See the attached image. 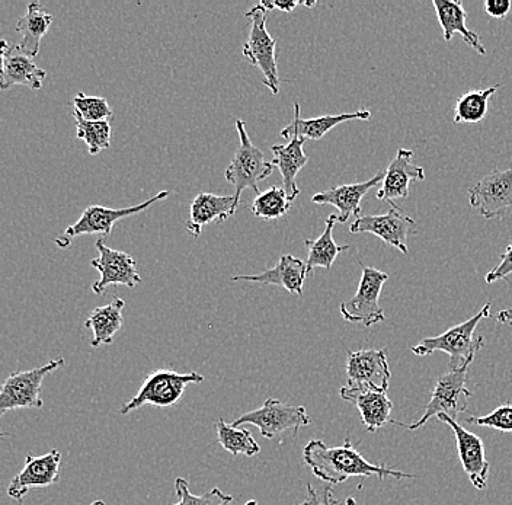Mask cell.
Returning <instances> with one entry per match:
<instances>
[{
	"label": "cell",
	"instance_id": "obj_31",
	"mask_svg": "<svg viewBox=\"0 0 512 505\" xmlns=\"http://www.w3.org/2000/svg\"><path fill=\"white\" fill-rule=\"evenodd\" d=\"M78 129V139L88 145L92 156L98 155L102 150L110 149L111 124L108 121H86L82 115L73 111Z\"/></svg>",
	"mask_w": 512,
	"mask_h": 505
},
{
	"label": "cell",
	"instance_id": "obj_19",
	"mask_svg": "<svg viewBox=\"0 0 512 505\" xmlns=\"http://www.w3.org/2000/svg\"><path fill=\"white\" fill-rule=\"evenodd\" d=\"M386 177V171L374 175L371 180L366 182H357V184L336 185L331 190L315 194L312 197V203L329 204L338 210V223H347L348 219L354 216L360 217L361 200L371 190L379 185Z\"/></svg>",
	"mask_w": 512,
	"mask_h": 505
},
{
	"label": "cell",
	"instance_id": "obj_22",
	"mask_svg": "<svg viewBox=\"0 0 512 505\" xmlns=\"http://www.w3.org/2000/svg\"><path fill=\"white\" fill-rule=\"evenodd\" d=\"M238 206H236L235 196H216L211 193H201L192 201L190 209V222L187 229L194 238H198L203 232L204 226L210 225L216 220V223L226 222L229 217L235 216Z\"/></svg>",
	"mask_w": 512,
	"mask_h": 505
},
{
	"label": "cell",
	"instance_id": "obj_39",
	"mask_svg": "<svg viewBox=\"0 0 512 505\" xmlns=\"http://www.w3.org/2000/svg\"><path fill=\"white\" fill-rule=\"evenodd\" d=\"M261 5L264 6L267 11L272 9H280L283 12H293L297 6H300V2H271V0H262Z\"/></svg>",
	"mask_w": 512,
	"mask_h": 505
},
{
	"label": "cell",
	"instance_id": "obj_18",
	"mask_svg": "<svg viewBox=\"0 0 512 505\" xmlns=\"http://www.w3.org/2000/svg\"><path fill=\"white\" fill-rule=\"evenodd\" d=\"M414 152L408 149H399L395 159L386 169L383 187L377 191V200L392 204L398 198L409 196V187L412 181H424L425 171L421 166L412 162Z\"/></svg>",
	"mask_w": 512,
	"mask_h": 505
},
{
	"label": "cell",
	"instance_id": "obj_1",
	"mask_svg": "<svg viewBox=\"0 0 512 505\" xmlns=\"http://www.w3.org/2000/svg\"><path fill=\"white\" fill-rule=\"evenodd\" d=\"M303 460L316 478L338 485L355 476H377L383 479L398 478L412 479L415 475L386 468L384 465H374L361 455L350 440H345L342 446L328 447L322 440H310L304 446Z\"/></svg>",
	"mask_w": 512,
	"mask_h": 505
},
{
	"label": "cell",
	"instance_id": "obj_21",
	"mask_svg": "<svg viewBox=\"0 0 512 505\" xmlns=\"http://www.w3.org/2000/svg\"><path fill=\"white\" fill-rule=\"evenodd\" d=\"M341 398L358 408L368 433H376L387 421H390L393 404L386 393L344 386L341 389Z\"/></svg>",
	"mask_w": 512,
	"mask_h": 505
},
{
	"label": "cell",
	"instance_id": "obj_16",
	"mask_svg": "<svg viewBox=\"0 0 512 505\" xmlns=\"http://www.w3.org/2000/svg\"><path fill=\"white\" fill-rule=\"evenodd\" d=\"M62 455L59 450H51L47 455L34 457L28 453L24 468L9 484L8 495L22 503L32 488H46L56 484L60 476Z\"/></svg>",
	"mask_w": 512,
	"mask_h": 505
},
{
	"label": "cell",
	"instance_id": "obj_23",
	"mask_svg": "<svg viewBox=\"0 0 512 505\" xmlns=\"http://www.w3.org/2000/svg\"><path fill=\"white\" fill-rule=\"evenodd\" d=\"M307 277L306 262L293 255H283L275 267L255 276H236L232 281H252V283L272 284L284 287L287 292L303 296L304 280Z\"/></svg>",
	"mask_w": 512,
	"mask_h": 505
},
{
	"label": "cell",
	"instance_id": "obj_6",
	"mask_svg": "<svg viewBox=\"0 0 512 505\" xmlns=\"http://www.w3.org/2000/svg\"><path fill=\"white\" fill-rule=\"evenodd\" d=\"M467 372H469V369L450 370L446 375L441 376L437 385H435L434 391H432L430 402L425 407L424 414L416 423L411 425L396 423V421H392V423L406 428V430L415 431L424 427L431 418H437L438 415H447V417L456 420L460 414L467 411V402H469L470 396L473 395L466 388Z\"/></svg>",
	"mask_w": 512,
	"mask_h": 505
},
{
	"label": "cell",
	"instance_id": "obj_12",
	"mask_svg": "<svg viewBox=\"0 0 512 505\" xmlns=\"http://www.w3.org/2000/svg\"><path fill=\"white\" fill-rule=\"evenodd\" d=\"M416 222L406 216L395 203L390 210L380 216H360L350 226L351 233H371L379 236L387 245L398 249L403 255H409L408 236L415 232Z\"/></svg>",
	"mask_w": 512,
	"mask_h": 505
},
{
	"label": "cell",
	"instance_id": "obj_20",
	"mask_svg": "<svg viewBox=\"0 0 512 505\" xmlns=\"http://www.w3.org/2000/svg\"><path fill=\"white\" fill-rule=\"evenodd\" d=\"M370 111L360 110L355 113H345L338 115H322V117L310 118V120H303L300 117V104H294V118L290 124H287L281 130L280 136L283 139L291 140L293 137H302V139L320 140L326 133L335 129L339 124L351 120H370Z\"/></svg>",
	"mask_w": 512,
	"mask_h": 505
},
{
	"label": "cell",
	"instance_id": "obj_36",
	"mask_svg": "<svg viewBox=\"0 0 512 505\" xmlns=\"http://www.w3.org/2000/svg\"><path fill=\"white\" fill-rule=\"evenodd\" d=\"M512 274V244L507 246V251L502 254L501 262L494 268V270L489 271L486 274L485 281L486 284L496 283L498 280H502V278H507Z\"/></svg>",
	"mask_w": 512,
	"mask_h": 505
},
{
	"label": "cell",
	"instance_id": "obj_33",
	"mask_svg": "<svg viewBox=\"0 0 512 505\" xmlns=\"http://www.w3.org/2000/svg\"><path fill=\"white\" fill-rule=\"evenodd\" d=\"M175 492L178 503L172 505H229L233 501L232 495L226 494L220 488H213L204 495H192L187 479H175Z\"/></svg>",
	"mask_w": 512,
	"mask_h": 505
},
{
	"label": "cell",
	"instance_id": "obj_5",
	"mask_svg": "<svg viewBox=\"0 0 512 505\" xmlns=\"http://www.w3.org/2000/svg\"><path fill=\"white\" fill-rule=\"evenodd\" d=\"M267 14V9L261 3L246 14V18L251 19V25H249L248 41L243 46V57L252 66L261 70L264 85L270 89L272 95H277L280 91L277 57H275L277 43L268 33Z\"/></svg>",
	"mask_w": 512,
	"mask_h": 505
},
{
	"label": "cell",
	"instance_id": "obj_2",
	"mask_svg": "<svg viewBox=\"0 0 512 505\" xmlns=\"http://www.w3.org/2000/svg\"><path fill=\"white\" fill-rule=\"evenodd\" d=\"M489 316H491V305L486 303L473 318L453 326L438 337L425 338L421 343L416 344L412 347V353L415 356L425 357L435 351H441L450 356L451 370L469 369L470 364L475 360L476 353L485 344V338L475 337L476 328L482 319Z\"/></svg>",
	"mask_w": 512,
	"mask_h": 505
},
{
	"label": "cell",
	"instance_id": "obj_45",
	"mask_svg": "<svg viewBox=\"0 0 512 505\" xmlns=\"http://www.w3.org/2000/svg\"><path fill=\"white\" fill-rule=\"evenodd\" d=\"M299 505H312V503H310L309 498H307V500H306V501H303V503H302V504H299Z\"/></svg>",
	"mask_w": 512,
	"mask_h": 505
},
{
	"label": "cell",
	"instance_id": "obj_32",
	"mask_svg": "<svg viewBox=\"0 0 512 505\" xmlns=\"http://www.w3.org/2000/svg\"><path fill=\"white\" fill-rule=\"evenodd\" d=\"M293 201L288 198L286 190L283 187H271L265 193L256 196L251 206V212L254 216L264 220H277L286 216L290 210Z\"/></svg>",
	"mask_w": 512,
	"mask_h": 505
},
{
	"label": "cell",
	"instance_id": "obj_37",
	"mask_svg": "<svg viewBox=\"0 0 512 505\" xmlns=\"http://www.w3.org/2000/svg\"><path fill=\"white\" fill-rule=\"evenodd\" d=\"M307 498L312 505H341L336 500L331 487H325L322 492H319L309 484L307 485Z\"/></svg>",
	"mask_w": 512,
	"mask_h": 505
},
{
	"label": "cell",
	"instance_id": "obj_40",
	"mask_svg": "<svg viewBox=\"0 0 512 505\" xmlns=\"http://www.w3.org/2000/svg\"><path fill=\"white\" fill-rule=\"evenodd\" d=\"M496 318L501 324L512 325V309L501 310Z\"/></svg>",
	"mask_w": 512,
	"mask_h": 505
},
{
	"label": "cell",
	"instance_id": "obj_11",
	"mask_svg": "<svg viewBox=\"0 0 512 505\" xmlns=\"http://www.w3.org/2000/svg\"><path fill=\"white\" fill-rule=\"evenodd\" d=\"M99 257L91 261L92 267L101 273V278L92 286V292L101 296L110 286H126L134 289L142 283L137 273L136 260L130 254L111 249L104 239L96 241Z\"/></svg>",
	"mask_w": 512,
	"mask_h": 505
},
{
	"label": "cell",
	"instance_id": "obj_28",
	"mask_svg": "<svg viewBox=\"0 0 512 505\" xmlns=\"http://www.w3.org/2000/svg\"><path fill=\"white\" fill-rule=\"evenodd\" d=\"M336 223H338V214H331L326 220L322 235L315 241H310V239L304 241V245L309 248V257L306 261L307 276H310L312 271L318 267L331 270L338 255L350 249V245H338L334 241L332 232H334Z\"/></svg>",
	"mask_w": 512,
	"mask_h": 505
},
{
	"label": "cell",
	"instance_id": "obj_44",
	"mask_svg": "<svg viewBox=\"0 0 512 505\" xmlns=\"http://www.w3.org/2000/svg\"><path fill=\"white\" fill-rule=\"evenodd\" d=\"M91 505H107L104 503V501L102 500H98V501H94V503H92Z\"/></svg>",
	"mask_w": 512,
	"mask_h": 505
},
{
	"label": "cell",
	"instance_id": "obj_29",
	"mask_svg": "<svg viewBox=\"0 0 512 505\" xmlns=\"http://www.w3.org/2000/svg\"><path fill=\"white\" fill-rule=\"evenodd\" d=\"M501 85L491 86L483 91H470L463 94L454 104V123L476 124L485 120L488 102Z\"/></svg>",
	"mask_w": 512,
	"mask_h": 505
},
{
	"label": "cell",
	"instance_id": "obj_27",
	"mask_svg": "<svg viewBox=\"0 0 512 505\" xmlns=\"http://www.w3.org/2000/svg\"><path fill=\"white\" fill-rule=\"evenodd\" d=\"M51 22L53 17L44 11L40 2H31L28 5L27 14L19 18L16 24V31L22 35L19 47L32 59L40 53L41 38L50 30Z\"/></svg>",
	"mask_w": 512,
	"mask_h": 505
},
{
	"label": "cell",
	"instance_id": "obj_4",
	"mask_svg": "<svg viewBox=\"0 0 512 505\" xmlns=\"http://www.w3.org/2000/svg\"><path fill=\"white\" fill-rule=\"evenodd\" d=\"M246 124L242 120H236V129H238L240 145L233 156L232 163L227 166L224 178L235 188L236 206L239 207L240 197L246 188L255 191L259 196L258 184L267 180L274 171L272 162L265 161L264 152L259 147L252 145L248 133H246Z\"/></svg>",
	"mask_w": 512,
	"mask_h": 505
},
{
	"label": "cell",
	"instance_id": "obj_13",
	"mask_svg": "<svg viewBox=\"0 0 512 505\" xmlns=\"http://www.w3.org/2000/svg\"><path fill=\"white\" fill-rule=\"evenodd\" d=\"M470 206L486 220L502 217L512 207V168L494 171L469 190Z\"/></svg>",
	"mask_w": 512,
	"mask_h": 505
},
{
	"label": "cell",
	"instance_id": "obj_24",
	"mask_svg": "<svg viewBox=\"0 0 512 505\" xmlns=\"http://www.w3.org/2000/svg\"><path fill=\"white\" fill-rule=\"evenodd\" d=\"M438 22L443 28L444 40H453L454 35H462L464 43L476 53L486 56V49L480 43L479 35L467 28V12L460 0H432Z\"/></svg>",
	"mask_w": 512,
	"mask_h": 505
},
{
	"label": "cell",
	"instance_id": "obj_41",
	"mask_svg": "<svg viewBox=\"0 0 512 505\" xmlns=\"http://www.w3.org/2000/svg\"><path fill=\"white\" fill-rule=\"evenodd\" d=\"M300 6H307V8H313V6H316V2H300Z\"/></svg>",
	"mask_w": 512,
	"mask_h": 505
},
{
	"label": "cell",
	"instance_id": "obj_10",
	"mask_svg": "<svg viewBox=\"0 0 512 505\" xmlns=\"http://www.w3.org/2000/svg\"><path fill=\"white\" fill-rule=\"evenodd\" d=\"M169 196V191H160L155 197L149 198L142 204L137 206L126 207V209H108V207L102 206H89L88 209L83 212L82 216L75 225L69 226L64 230L63 238H59L56 244L60 248H67L72 244L73 238L85 235H104L110 236L112 228L115 223L120 222L121 219L133 216V214L142 213L144 210L149 209L152 204L158 203L160 200H165Z\"/></svg>",
	"mask_w": 512,
	"mask_h": 505
},
{
	"label": "cell",
	"instance_id": "obj_34",
	"mask_svg": "<svg viewBox=\"0 0 512 505\" xmlns=\"http://www.w3.org/2000/svg\"><path fill=\"white\" fill-rule=\"evenodd\" d=\"M72 102L76 113L86 121H108L112 115L110 104L105 98L86 97L83 92H79Z\"/></svg>",
	"mask_w": 512,
	"mask_h": 505
},
{
	"label": "cell",
	"instance_id": "obj_8",
	"mask_svg": "<svg viewBox=\"0 0 512 505\" xmlns=\"http://www.w3.org/2000/svg\"><path fill=\"white\" fill-rule=\"evenodd\" d=\"M389 280V274L374 267H363L360 286L352 299L341 303V315L351 324L370 326L386 321L384 310L380 306V294Z\"/></svg>",
	"mask_w": 512,
	"mask_h": 505
},
{
	"label": "cell",
	"instance_id": "obj_35",
	"mask_svg": "<svg viewBox=\"0 0 512 505\" xmlns=\"http://www.w3.org/2000/svg\"><path fill=\"white\" fill-rule=\"evenodd\" d=\"M470 424L488 427L501 433H512V405H501L485 417L470 418Z\"/></svg>",
	"mask_w": 512,
	"mask_h": 505
},
{
	"label": "cell",
	"instance_id": "obj_25",
	"mask_svg": "<svg viewBox=\"0 0 512 505\" xmlns=\"http://www.w3.org/2000/svg\"><path fill=\"white\" fill-rule=\"evenodd\" d=\"M304 143H306V139L293 137L287 145L272 146L271 149L274 153L272 165L280 169L283 188L291 201L300 196V188L297 187L296 178L300 169H303L309 162V158L303 150Z\"/></svg>",
	"mask_w": 512,
	"mask_h": 505
},
{
	"label": "cell",
	"instance_id": "obj_14",
	"mask_svg": "<svg viewBox=\"0 0 512 505\" xmlns=\"http://www.w3.org/2000/svg\"><path fill=\"white\" fill-rule=\"evenodd\" d=\"M348 388L387 393L390 369L384 350L350 351L347 361Z\"/></svg>",
	"mask_w": 512,
	"mask_h": 505
},
{
	"label": "cell",
	"instance_id": "obj_17",
	"mask_svg": "<svg viewBox=\"0 0 512 505\" xmlns=\"http://www.w3.org/2000/svg\"><path fill=\"white\" fill-rule=\"evenodd\" d=\"M2 91L12 88V86H28L34 91H38L43 86L46 79V70L41 69L34 62L32 57L21 50L19 44H11L2 41Z\"/></svg>",
	"mask_w": 512,
	"mask_h": 505
},
{
	"label": "cell",
	"instance_id": "obj_7",
	"mask_svg": "<svg viewBox=\"0 0 512 505\" xmlns=\"http://www.w3.org/2000/svg\"><path fill=\"white\" fill-rule=\"evenodd\" d=\"M63 364L64 359H56L37 369L12 373L0 391V415L15 409L44 408V401L40 396L44 379L54 370L63 367Z\"/></svg>",
	"mask_w": 512,
	"mask_h": 505
},
{
	"label": "cell",
	"instance_id": "obj_30",
	"mask_svg": "<svg viewBox=\"0 0 512 505\" xmlns=\"http://www.w3.org/2000/svg\"><path fill=\"white\" fill-rule=\"evenodd\" d=\"M217 440L230 455L254 457L261 452L252 434L246 428L235 427L224 420L217 421Z\"/></svg>",
	"mask_w": 512,
	"mask_h": 505
},
{
	"label": "cell",
	"instance_id": "obj_38",
	"mask_svg": "<svg viewBox=\"0 0 512 505\" xmlns=\"http://www.w3.org/2000/svg\"><path fill=\"white\" fill-rule=\"evenodd\" d=\"M512 8L511 0H486L485 11L489 18L505 19Z\"/></svg>",
	"mask_w": 512,
	"mask_h": 505
},
{
	"label": "cell",
	"instance_id": "obj_42",
	"mask_svg": "<svg viewBox=\"0 0 512 505\" xmlns=\"http://www.w3.org/2000/svg\"><path fill=\"white\" fill-rule=\"evenodd\" d=\"M347 505H357V503H355L354 498L350 497L347 498Z\"/></svg>",
	"mask_w": 512,
	"mask_h": 505
},
{
	"label": "cell",
	"instance_id": "obj_15",
	"mask_svg": "<svg viewBox=\"0 0 512 505\" xmlns=\"http://www.w3.org/2000/svg\"><path fill=\"white\" fill-rule=\"evenodd\" d=\"M437 420L447 424L453 430L464 472L473 487L482 491L488 485L489 473H491V465L486 460L485 444L482 439L447 415H438Z\"/></svg>",
	"mask_w": 512,
	"mask_h": 505
},
{
	"label": "cell",
	"instance_id": "obj_26",
	"mask_svg": "<svg viewBox=\"0 0 512 505\" xmlns=\"http://www.w3.org/2000/svg\"><path fill=\"white\" fill-rule=\"evenodd\" d=\"M126 302L120 297H114L110 305L101 306L92 310L85 328L94 332L91 345L94 348L104 344H111L115 335L123 326V309Z\"/></svg>",
	"mask_w": 512,
	"mask_h": 505
},
{
	"label": "cell",
	"instance_id": "obj_9",
	"mask_svg": "<svg viewBox=\"0 0 512 505\" xmlns=\"http://www.w3.org/2000/svg\"><path fill=\"white\" fill-rule=\"evenodd\" d=\"M245 424L255 425L262 437L274 440L287 431L299 433L300 428L310 424V417L304 407H293L278 399H267L261 408L243 414L232 425L240 427Z\"/></svg>",
	"mask_w": 512,
	"mask_h": 505
},
{
	"label": "cell",
	"instance_id": "obj_43",
	"mask_svg": "<svg viewBox=\"0 0 512 505\" xmlns=\"http://www.w3.org/2000/svg\"><path fill=\"white\" fill-rule=\"evenodd\" d=\"M243 505H258V501L255 500H249L248 503H245Z\"/></svg>",
	"mask_w": 512,
	"mask_h": 505
},
{
	"label": "cell",
	"instance_id": "obj_3",
	"mask_svg": "<svg viewBox=\"0 0 512 505\" xmlns=\"http://www.w3.org/2000/svg\"><path fill=\"white\" fill-rule=\"evenodd\" d=\"M204 380L206 377L198 372L178 373L174 370H155L146 377L137 395L123 405L121 414H130L144 405H153L158 408L174 407L184 396L188 385H200Z\"/></svg>",
	"mask_w": 512,
	"mask_h": 505
}]
</instances>
